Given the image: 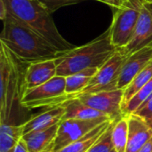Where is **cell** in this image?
<instances>
[{
    "mask_svg": "<svg viewBox=\"0 0 152 152\" xmlns=\"http://www.w3.org/2000/svg\"><path fill=\"white\" fill-rule=\"evenodd\" d=\"M13 152H29L28 150V148H27V145H26L25 142L22 140V137L18 142V143H17V145H16Z\"/></svg>",
    "mask_w": 152,
    "mask_h": 152,
    "instance_id": "obj_25",
    "label": "cell"
},
{
    "mask_svg": "<svg viewBox=\"0 0 152 152\" xmlns=\"http://www.w3.org/2000/svg\"><path fill=\"white\" fill-rule=\"evenodd\" d=\"M66 77L55 76L43 85L26 90L21 103L24 108L33 109L38 107H54L61 105L68 100L65 92Z\"/></svg>",
    "mask_w": 152,
    "mask_h": 152,
    "instance_id": "obj_6",
    "label": "cell"
},
{
    "mask_svg": "<svg viewBox=\"0 0 152 152\" xmlns=\"http://www.w3.org/2000/svg\"><path fill=\"white\" fill-rule=\"evenodd\" d=\"M37 1L50 14H52L61 7L77 4L84 0H37Z\"/></svg>",
    "mask_w": 152,
    "mask_h": 152,
    "instance_id": "obj_23",
    "label": "cell"
},
{
    "mask_svg": "<svg viewBox=\"0 0 152 152\" xmlns=\"http://www.w3.org/2000/svg\"><path fill=\"white\" fill-rule=\"evenodd\" d=\"M144 1H146V2H150V3H152V0H144Z\"/></svg>",
    "mask_w": 152,
    "mask_h": 152,
    "instance_id": "obj_29",
    "label": "cell"
},
{
    "mask_svg": "<svg viewBox=\"0 0 152 152\" xmlns=\"http://www.w3.org/2000/svg\"><path fill=\"white\" fill-rule=\"evenodd\" d=\"M126 116H128L129 130L126 152H138L152 138V128L135 114Z\"/></svg>",
    "mask_w": 152,
    "mask_h": 152,
    "instance_id": "obj_12",
    "label": "cell"
},
{
    "mask_svg": "<svg viewBox=\"0 0 152 152\" xmlns=\"http://www.w3.org/2000/svg\"><path fill=\"white\" fill-rule=\"evenodd\" d=\"M4 28L0 41L23 63L56 59L64 53L58 51L47 40L14 18L6 11L2 20Z\"/></svg>",
    "mask_w": 152,
    "mask_h": 152,
    "instance_id": "obj_1",
    "label": "cell"
},
{
    "mask_svg": "<svg viewBox=\"0 0 152 152\" xmlns=\"http://www.w3.org/2000/svg\"><path fill=\"white\" fill-rule=\"evenodd\" d=\"M98 69V68H90L66 77V94H75L81 92L88 86Z\"/></svg>",
    "mask_w": 152,
    "mask_h": 152,
    "instance_id": "obj_18",
    "label": "cell"
},
{
    "mask_svg": "<svg viewBox=\"0 0 152 152\" xmlns=\"http://www.w3.org/2000/svg\"><path fill=\"white\" fill-rule=\"evenodd\" d=\"M22 135V125L0 124V152L14 151Z\"/></svg>",
    "mask_w": 152,
    "mask_h": 152,
    "instance_id": "obj_17",
    "label": "cell"
},
{
    "mask_svg": "<svg viewBox=\"0 0 152 152\" xmlns=\"http://www.w3.org/2000/svg\"><path fill=\"white\" fill-rule=\"evenodd\" d=\"M108 120L113 119L108 117L94 119H62L59 124V128L53 144V151L57 152L65 146L84 137L90 131Z\"/></svg>",
    "mask_w": 152,
    "mask_h": 152,
    "instance_id": "obj_7",
    "label": "cell"
},
{
    "mask_svg": "<svg viewBox=\"0 0 152 152\" xmlns=\"http://www.w3.org/2000/svg\"><path fill=\"white\" fill-rule=\"evenodd\" d=\"M151 78L152 60L142 70H141L135 76V77L132 80V82L124 90V99H123L122 110H123L124 106L138 93V91L141 90Z\"/></svg>",
    "mask_w": 152,
    "mask_h": 152,
    "instance_id": "obj_19",
    "label": "cell"
},
{
    "mask_svg": "<svg viewBox=\"0 0 152 152\" xmlns=\"http://www.w3.org/2000/svg\"><path fill=\"white\" fill-rule=\"evenodd\" d=\"M121 1H122V2H123V3H126V2H127V1H128V0H121Z\"/></svg>",
    "mask_w": 152,
    "mask_h": 152,
    "instance_id": "obj_30",
    "label": "cell"
},
{
    "mask_svg": "<svg viewBox=\"0 0 152 152\" xmlns=\"http://www.w3.org/2000/svg\"><path fill=\"white\" fill-rule=\"evenodd\" d=\"M152 95V78L138 93L124 106V115L133 114L142 104H143Z\"/></svg>",
    "mask_w": 152,
    "mask_h": 152,
    "instance_id": "obj_21",
    "label": "cell"
},
{
    "mask_svg": "<svg viewBox=\"0 0 152 152\" xmlns=\"http://www.w3.org/2000/svg\"><path fill=\"white\" fill-rule=\"evenodd\" d=\"M151 60L152 44L131 53L122 66L118 80V89L125 90L135 76L142 70Z\"/></svg>",
    "mask_w": 152,
    "mask_h": 152,
    "instance_id": "obj_10",
    "label": "cell"
},
{
    "mask_svg": "<svg viewBox=\"0 0 152 152\" xmlns=\"http://www.w3.org/2000/svg\"><path fill=\"white\" fill-rule=\"evenodd\" d=\"M116 51L108 29L94 40L82 46L74 47L56 58L57 76L66 77L86 69H99Z\"/></svg>",
    "mask_w": 152,
    "mask_h": 152,
    "instance_id": "obj_3",
    "label": "cell"
},
{
    "mask_svg": "<svg viewBox=\"0 0 152 152\" xmlns=\"http://www.w3.org/2000/svg\"><path fill=\"white\" fill-rule=\"evenodd\" d=\"M151 44H152V3L144 1L134 37L123 49L131 54Z\"/></svg>",
    "mask_w": 152,
    "mask_h": 152,
    "instance_id": "obj_9",
    "label": "cell"
},
{
    "mask_svg": "<svg viewBox=\"0 0 152 152\" xmlns=\"http://www.w3.org/2000/svg\"><path fill=\"white\" fill-rule=\"evenodd\" d=\"M114 120H108L90 131L84 137L65 146L57 152H87L98 139L105 133Z\"/></svg>",
    "mask_w": 152,
    "mask_h": 152,
    "instance_id": "obj_16",
    "label": "cell"
},
{
    "mask_svg": "<svg viewBox=\"0 0 152 152\" xmlns=\"http://www.w3.org/2000/svg\"><path fill=\"white\" fill-rule=\"evenodd\" d=\"M64 115L65 110L61 105L51 107L47 110L22 124L23 134L33 131L46 130L59 124L63 119Z\"/></svg>",
    "mask_w": 152,
    "mask_h": 152,
    "instance_id": "obj_13",
    "label": "cell"
},
{
    "mask_svg": "<svg viewBox=\"0 0 152 152\" xmlns=\"http://www.w3.org/2000/svg\"><path fill=\"white\" fill-rule=\"evenodd\" d=\"M57 76L55 59H49L29 63L24 74V89L37 87Z\"/></svg>",
    "mask_w": 152,
    "mask_h": 152,
    "instance_id": "obj_11",
    "label": "cell"
},
{
    "mask_svg": "<svg viewBox=\"0 0 152 152\" xmlns=\"http://www.w3.org/2000/svg\"><path fill=\"white\" fill-rule=\"evenodd\" d=\"M96 1H100V2H102V3H103V1H102V0H96Z\"/></svg>",
    "mask_w": 152,
    "mask_h": 152,
    "instance_id": "obj_31",
    "label": "cell"
},
{
    "mask_svg": "<svg viewBox=\"0 0 152 152\" xmlns=\"http://www.w3.org/2000/svg\"><path fill=\"white\" fill-rule=\"evenodd\" d=\"M128 116L124 115L121 118L116 120L111 131V139L113 146L118 152H126L128 140Z\"/></svg>",
    "mask_w": 152,
    "mask_h": 152,
    "instance_id": "obj_20",
    "label": "cell"
},
{
    "mask_svg": "<svg viewBox=\"0 0 152 152\" xmlns=\"http://www.w3.org/2000/svg\"><path fill=\"white\" fill-rule=\"evenodd\" d=\"M14 18L47 40L58 51L65 53L75 46L59 32L53 18L37 0H1Z\"/></svg>",
    "mask_w": 152,
    "mask_h": 152,
    "instance_id": "obj_2",
    "label": "cell"
},
{
    "mask_svg": "<svg viewBox=\"0 0 152 152\" xmlns=\"http://www.w3.org/2000/svg\"><path fill=\"white\" fill-rule=\"evenodd\" d=\"M103 3L108 4L109 5L112 6V7H116L118 8L123 4V2L121 0H102Z\"/></svg>",
    "mask_w": 152,
    "mask_h": 152,
    "instance_id": "obj_26",
    "label": "cell"
},
{
    "mask_svg": "<svg viewBox=\"0 0 152 152\" xmlns=\"http://www.w3.org/2000/svg\"><path fill=\"white\" fill-rule=\"evenodd\" d=\"M116 120H114L111 123L110 127L105 131V133L98 139V141L91 147V149L87 152H110L114 148L111 139V131Z\"/></svg>",
    "mask_w": 152,
    "mask_h": 152,
    "instance_id": "obj_22",
    "label": "cell"
},
{
    "mask_svg": "<svg viewBox=\"0 0 152 152\" xmlns=\"http://www.w3.org/2000/svg\"><path fill=\"white\" fill-rule=\"evenodd\" d=\"M76 98L79 99L86 105L102 112L113 120L119 119L124 116L122 110L124 99L123 89L103 91Z\"/></svg>",
    "mask_w": 152,
    "mask_h": 152,
    "instance_id": "obj_8",
    "label": "cell"
},
{
    "mask_svg": "<svg viewBox=\"0 0 152 152\" xmlns=\"http://www.w3.org/2000/svg\"><path fill=\"white\" fill-rule=\"evenodd\" d=\"M133 114L139 116L152 128V95Z\"/></svg>",
    "mask_w": 152,
    "mask_h": 152,
    "instance_id": "obj_24",
    "label": "cell"
},
{
    "mask_svg": "<svg viewBox=\"0 0 152 152\" xmlns=\"http://www.w3.org/2000/svg\"><path fill=\"white\" fill-rule=\"evenodd\" d=\"M143 3L144 0H128L117 8L109 28L111 43L117 49L125 48L132 40Z\"/></svg>",
    "mask_w": 152,
    "mask_h": 152,
    "instance_id": "obj_4",
    "label": "cell"
},
{
    "mask_svg": "<svg viewBox=\"0 0 152 152\" xmlns=\"http://www.w3.org/2000/svg\"><path fill=\"white\" fill-rule=\"evenodd\" d=\"M138 152H152V138H151Z\"/></svg>",
    "mask_w": 152,
    "mask_h": 152,
    "instance_id": "obj_27",
    "label": "cell"
},
{
    "mask_svg": "<svg viewBox=\"0 0 152 152\" xmlns=\"http://www.w3.org/2000/svg\"><path fill=\"white\" fill-rule=\"evenodd\" d=\"M61 123V122H60ZM59 123V124H60ZM59 124L42 131H33L22 135L29 152H42L54 142Z\"/></svg>",
    "mask_w": 152,
    "mask_h": 152,
    "instance_id": "obj_14",
    "label": "cell"
},
{
    "mask_svg": "<svg viewBox=\"0 0 152 152\" xmlns=\"http://www.w3.org/2000/svg\"><path fill=\"white\" fill-rule=\"evenodd\" d=\"M129 55L130 54L123 48L117 49L114 54L101 68H99L88 86L77 94H68V100L85 94L118 89V80L122 66Z\"/></svg>",
    "mask_w": 152,
    "mask_h": 152,
    "instance_id": "obj_5",
    "label": "cell"
},
{
    "mask_svg": "<svg viewBox=\"0 0 152 152\" xmlns=\"http://www.w3.org/2000/svg\"><path fill=\"white\" fill-rule=\"evenodd\" d=\"M110 152H118V151H116V149H115V148H113V149H112V150H111Z\"/></svg>",
    "mask_w": 152,
    "mask_h": 152,
    "instance_id": "obj_28",
    "label": "cell"
},
{
    "mask_svg": "<svg viewBox=\"0 0 152 152\" xmlns=\"http://www.w3.org/2000/svg\"><path fill=\"white\" fill-rule=\"evenodd\" d=\"M61 105L65 110L63 119H94L102 117H108L102 112L86 105L77 98L69 99L62 102Z\"/></svg>",
    "mask_w": 152,
    "mask_h": 152,
    "instance_id": "obj_15",
    "label": "cell"
}]
</instances>
